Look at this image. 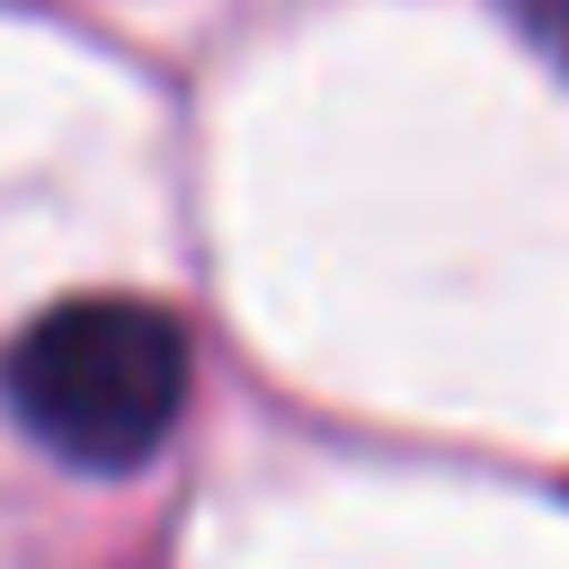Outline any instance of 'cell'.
<instances>
[{
  "label": "cell",
  "instance_id": "obj_1",
  "mask_svg": "<svg viewBox=\"0 0 569 569\" xmlns=\"http://www.w3.org/2000/svg\"><path fill=\"white\" fill-rule=\"evenodd\" d=\"M187 382H196L187 329L142 293L44 302L0 356L9 418L71 471H142L169 445Z\"/></svg>",
  "mask_w": 569,
  "mask_h": 569
},
{
  "label": "cell",
  "instance_id": "obj_2",
  "mask_svg": "<svg viewBox=\"0 0 569 569\" xmlns=\"http://www.w3.org/2000/svg\"><path fill=\"white\" fill-rule=\"evenodd\" d=\"M507 18H516V36L542 53V62H560L569 71V0H498Z\"/></svg>",
  "mask_w": 569,
  "mask_h": 569
}]
</instances>
